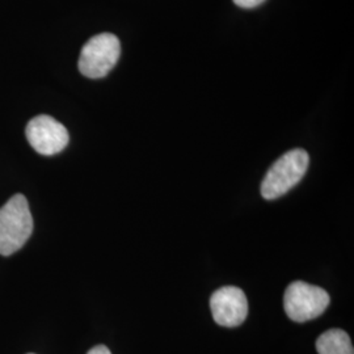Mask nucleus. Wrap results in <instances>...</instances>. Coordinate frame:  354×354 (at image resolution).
I'll return each mask as SVG.
<instances>
[{
    "mask_svg": "<svg viewBox=\"0 0 354 354\" xmlns=\"http://www.w3.org/2000/svg\"><path fill=\"white\" fill-rule=\"evenodd\" d=\"M266 0H234V3L241 7V8H245V10H251L254 7H259L261 3H264Z\"/></svg>",
    "mask_w": 354,
    "mask_h": 354,
    "instance_id": "8",
    "label": "nucleus"
},
{
    "mask_svg": "<svg viewBox=\"0 0 354 354\" xmlns=\"http://www.w3.org/2000/svg\"><path fill=\"white\" fill-rule=\"evenodd\" d=\"M88 354H112L111 353V351L106 348V346H104V345H99V346H95V348H92L91 351H89Z\"/></svg>",
    "mask_w": 354,
    "mask_h": 354,
    "instance_id": "9",
    "label": "nucleus"
},
{
    "mask_svg": "<svg viewBox=\"0 0 354 354\" xmlns=\"http://www.w3.org/2000/svg\"><path fill=\"white\" fill-rule=\"evenodd\" d=\"M308 165L310 156L302 149H294L283 153L264 177L261 196L270 201L286 194L304 178Z\"/></svg>",
    "mask_w": 354,
    "mask_h": 354,
    "instance_id": "2",
    "label": "nucleus"
},
{
    "mask_svg": "<svg viewBox=\"0 0 354 354\" xmlns=\"http://www.w3.org/2000/svg\"><path fill=\"white\" fill-rule=\"evenodd\" d=\"M319 354H354L351 337L342 329H329L317 342Z\"/></svg>",
    "mask_w": 354,
    "mask_h": 354,
    "instance_id": "7",
    "label": "nucleus"
},
{
    "mask_svg": "<svg viewBox=\"0 0 354 354\" xmlns=\"http://www.w3.org/2000/svg\"><path fill=\"white\" fill-rule=\"evenodd\" d=\"M33 231L26 196L15 194L0 207V254L11 256L24 247Z\"/></svg>",
    "mask_w": 354,
    "mask_h": 354,
    "instance_id": "1",
    "label": "nucleus"
},
{
    "mask_svg": "<svg viewBox=\"0 0 354 354\" xmlns=\"http://www.w3.org/2000/svg\"><path fill=\"white\" fill-rule=\"evenodd\" d=\"M328 304L327 291L302 281L290 283L283 297L285 313L297 323L317 319L327 310Z\"/></svg>",
    "mask_w": 354,
    "mask_h": 354,
    "instance_id": "4",
    "label": "nucleus"
},
{
    "mask_svg": "<svg viewBox=\"0 0 354 354\" xmlns=\"http://www.w3.org/2000/svg\"><path fill=\"white\" fill-rule=\"evenodd\" d=\"M121 55L120 39L112 33H102L87 41L79 58L80 73L91 79L108 75Z\"/></svg>",
    "mask_w": 354,
    "mask_h": 354,
    "instance_id": "3",
    "label": "nucleus"
},
{
    "mask_svg": "<svg viewBox=\"0 0 354 354\" xmlns=\"http://www.w3.org/2000/svg\"><path fill=\"white\" fill-rule=\"evenodd\" d=\"M210 308L216 324L227 328L238 327L248 315V301L244 291L235 286H225L210 298Z\"/></svg>",
    "mask_w": 354,
    "mask_h": 354,
    "instance_id": "6",
    "label": "nucleus"
},
{
    "mask_svg": "<svg viewBox=\"0 0 354 354\" xmlns=\"http://www.w3.org/2000/svg\"><path fill=\"white\" fill-rule=\"evenodd\" d=\"M26 134L29 145L45 156L64 151L70 140L67 129L46 114L32 118L26 125Z\"/></svg>",
    "mask_w": 354,
    "mask_h": 354,
    "instance_id": "5",
    "label": "nucleus"
}]
</instances>
